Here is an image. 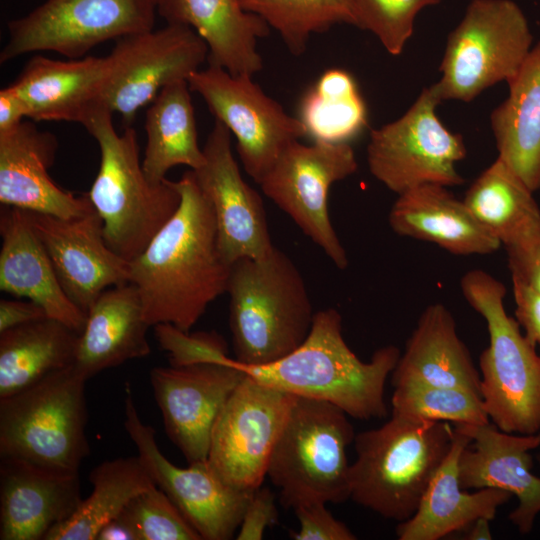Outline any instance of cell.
<instances>
[{"label":"cell","instance_id":"484cf974","mask_svg":"<svg viewBox=\"0 0 540 540\" xmlns=\"http://www.w3.org/2000/svg\"><path fill=\"white\" fill-rule=\"evenodd\" d=\"M158 14L168 24L192 28L208 47L210 66L232 75L253 76L262 70L257 42L270 33V26L241 0H159Z\"/></svg>","mask_w":540,"mask_h":540},{"label":"cell","instance_id":"7bdbcfd3","mask_svg":"<svg viewBox=\"0 0 540 540\" xmlns=\"http://www.w3.org/2000/svg\"><path fill=\"white\" fill-rule=\"evenodd\" d=\"M275 495L268 487L254 490L236 533L237 540H261L267 527L276 523Z\"/></svg>","mask_w":540,"mask_h":540},{"label":"cell","instance_id":"f907efd6","mask_svg":"<svg viewBox=\"0 0 540 540\" xmlns=\"http://www.w3.org/2000/svg\"><path fill=\"white\" fill-rule=\"evenodd\" d=\"M539 352H540V347H539Z\"/></svg>","mask_w":540,"mask_h":540},{"label":"cell","instance_id":"603a6c76","mask_svg":"<svg viewBox=\"0 0 540 540\" xmlns=\"http://www.w3.org/2000/svg\"><path fill=\"white\" fill-rule=\"evenodd\" d=\"M108 58L87 56L68 61L33 56L12 83L33 121L84 124L101 109Z\"/></svg>","mask_w":540,"mask_h":540},{"label":"cell","instance_id":"ee69618b","mask_svg":"<svg viewBox=\"0 0 540 540\" xmlns=\"http://www.w3.org/2000/svg\"><path fill=\"white\" fill-rule=\"evenodd\" d=\"M515 316L525 336L540 347V292L512 281Z\"/></svg>","mask_w":540,"mask_h":540},{"label":"cell","instance_id":"836d02e7","mask_svg":"<svg viewBox=\"0 0 540 540\" xmlns=\"http://www.w3.org/2000/svg\"><path fill=\"white\" fill-rule=\"evenodd\" d=\"M533 193L497 157L473 181L463 201L475 218L505 246L540 222V208Z\"/></svg>","mask_w":540,"mask_h":540},{"label":"cell","instance_id":"f6af8a7d","mask_svg":"<svg viewBox=\"0 0 540 540\" xmlns=\"http://www.w3.org/2000/svg\"><path fill=\"white\" fill-rule=\"evenodd\" d=\"M47 317L46 311L31 300L1 299L0 301V332Z\"/></svg>","mask_w":540,"mask_h":540},{"label":"cell","instance_id":"d590c367","mask_svg":"<svg viewBox=\"0 0 540 540\" xmlns=\"http://www.w3.org/2000/svg\"><path fill=\"white\" fill-rule=\"evenodd\" d=\"M243 7L275 29L294 55L302 54L310 36L336 24L357 27L351 0H241Z\"/></svg>","mask_w":540,"mask_h":540},{"label":"cell","instance_id":"30bf717a","mask_svg":"<svg viewBox=\"0 0 540 540\" xmlns=\"http://www.w3.org/2000/svg\"><path fill=\"white\" fill-rule=\"evenodd\" d=\"M440 103L433 85L426 87L400 118L370 133L369 170L397 195L424 184L464 183L456 164L465 158L466 146L437 117Z\"/></svg>","mask_w":540,"mask_h":540},{"label":"cell","instance_id":"7402d4cb","mask_svg":"<svg viewBox=\"0 0 540 540\" xmlns=\"http://www.w3.org/2000/svg\"><path fill=\"white\" fill-rule=\"evenodd\" d=\"M57 149L54 134L28 121L0 133L1 205L64 219L95 211L87 193L75 195L50 177Z\"/></svg>","mask_w":540,"mask_h":540},{"label":"cell","instance_id":"bcb514c9","mask_svg":"<svg viewBox=\"0 0 540 540\" xmlns=\"http://www.w3.org/2000/svg\"><path fill=\"white\" fill-rule=\"evenodd\" d=\"M27 118L25 104L12 84L0 91V133L17 127Z\"/></svg>","mask_w":540,"mask_h":540},{"label":"cell","instance_id":"b9f144b4","mask_svg":"<svg viewBox=\"0 0 540 540\" xmlns=\"http://www.w3.org/2000/svg\"><path fill=\"white\" fill-rule=\"evenodd\" d=\"M504 248L511 281L520 282L540 292V222Z\"/></svg>","mask_w":540,"mask_h":540},{"label":"cell","instance_id":"e0dca14e","mask_svg":"<svg viewBox=\"0 0 540 540\" xmlns=\"http://www.w3.org/2000/svg\"><path fill=\"white\" fill-rule=\"evenodd\" d=\"M245 377L233 358L181 366H158L150 383L170 441L188 464L208 458L218 415Z\"/></svg>","mask_w":540,"mask_h":540},{"label":"cell","instance_id":"ac0fdd59","mask_svg":"<svg viewBox=\"0 0 540 540\" xmlns=\"http://www.w3.org/2000/svg\"><path fill=\"white\" fill-rule=\"evenodd\" d=\"M231 135L223 123L215 120L203 147L205 162L193 170L212 206L219 250L229 265L245 257L264 258L275 247L263 201L241 175Z\"/></svg>","mask_w":540,"mask_h":540},{"label":"cell","instance_id":"74e56055","mask_svg":"<svg viewBox=\"0 0 540 540\" xmlns=\"http://www.w3.org/2000/svg\"><path fill=\"white\" fill-rule=\"evenodd\" d=\"M137 540H201L171 499L156 485L139 493L119 515Z\"/></svg>","mask_w":540,"mask_h":540},{"label":"cell","instance_id":"7dc6e473","mask_svg":"<svg viewBox=\"0 0 540 540\" xmlns=\"http://www.w3.org/2000/svg\"><path fill=\"white\" fill-rule=\"evenodd\" d=\"M96 540H137L129 524L120 516L105 524Z\"/></svg>","mask_w":540,"mask_h":540},{"label":"cell","instance_id":"7a4b0ae2","mask_svg":"<svg viewBox=\"0 0 540 540\" xmlns=\"http://www.w3.org/2000/svg\"><path fill=\"white\" fill-rule=\"evenodd\" d=\"M394 345L377 349L362 361L342 334V317L334 308L315 313L305 341L267 364H234L257 381L293 394L330 402L359 420L387 416L385 385L400 357Z\"/></svg>","mask_w":540,"mask_h":540},{"label":"cell","instance_id":"ffe728a7","mask_svg":"<svg viewBox=\"0 0 540 540\" xmlns=\"http://www.w3.org/2000/svg\"><path fill=\"white\" fill-rule=\"evenodd\" d=\"M471 442L459 458V482L463 489L498 488L518 500L508 519L529 534L540 514V477L532 472L531 451L540 447V432L515 434L490 422L459 424Z\"/></svg>","mask_w":540,"mask_h":540},{"label":"cell","instance_id":"ab89813d","mask_svg":"<svg viewBox=\"0 0 540 540\" xmlns=\"http://www.w3.org/2000/svg\"><path fill=\"white\" fill-rule=\"evenodd\" d=\"M154 333L173 366L220 362L228 355L225 341L216 332L189 333L162 323L154 326Z\"/></svg>","mask_w":540,"mask_h":540},{"label":"cell","instance_id":"5b68a950","mask_svg":"<svg viewBox=\"0 0 540 540\" xmlns=\"http://www.w3.org/2000/svg\"><path fill=\"white\" fill-rule=\"evenodd\" d=\"M113 113L101 109L83 126L96 140L100 164L87 192L103 222L107 244L119 256L132 261L174 215L181 202L175 181L152 183L139 156L136 130L118 133Z\"/></svg>","mask_w":540,"mask_h":540},{"label":"cell","instance_id":"f546056e","mask_svg":"<svg viewBox=\"0 0 540 540\" xmlns=\"http://www.w3.org/2000/svg\"><path fill=\"white\" fill-rule=\"evenodd\" d=\"M507 84L508 97L490 116L498 158L536 192L540 189V40Z\"/></svg>","mask_w":540,"mask_h":540},{"label":"cell","instance_id":"60d3db41","mask_svg":"<svg viewBox=\"0 0 540 540\" xmlns=\"http://www.w3.org/2000/svg\"><path fill=\"white\" fill-rule=\"evenodd\" d=\"M299 529L290 532L294 540H355L357 536L327 509L326 503L313 502L293 509Z\"/></svg>","mask_w":540,"mask_h":540},{"label":"cell","instance_id":"6da1fadb","mask_svg":"<svg viewBox=\"0 0 540 540\" xmlns=\"http://www.w3.org/2000/svg\"><path fill=\"white\" fill-rule=\"evenodd\" d=\"M175 185L180 205L129 262V282L136 287L151 326L166 323L189 332L226 292L231 265L221 255L214 212L193 170Z\"/></svg>","mask_w":540,"mask_h":540},{"label":"cell","instance_id":"277c9868","mask_svg":"<svg viewBox=\"0 0 540 540\" xmlns=\"http://www.w3.org/2000/svg\"><path fill=\"white\" fill-rule=\"evenodd\" d=\"M454 427L399 414L382 426L355 435L350 499L398 523L416 512L450 450Z\"/></svg>","mask_w":540,"mask_h":540},{"label":"cell","instance_id":"2e32d148","mask_svg":"<svg viewBox=\"0 0 540 540\" xmlns=\"http://www.w3.org/2000/svg\"><path fill=\"white\" fill-rule=\"evenodd\" d=\"M124 415V428L153 482L176 505L201 540H229L236 536L254 490L226 483L207 460L186 468L170 462L158 447L154 429L140 418L129 386Z\"/></svg>","mask_w":540,"mask_h":540},{"label":"cell","instance_id":"44dd1931","mask_svg":"<svg viewBox=\"0 0 540 540\" xmlns=\"http://www.w3.org/2000/svg\"><path fill=\"white\" fill-rule=\"evenodd\" d=\"M0 458V539L44 540L82 502L79 471Z\"/></svg>","mask_w":540,"mask_h":540},{"label":"cell","instance_id":"cb8c5ba5","mask_svg":"<svg viewBox=\"0 0 540 540\" xmlns=\"http://www.w3.org/2000/svg\"><path fill=\"white\" fill-rule=\"evenodd\" d=\"M0 234L1 291L39 304L48 317L81 334L87 314L66 295L25 211L1 205Z\"/></svg>","mask_w":540,"mask_h":540},{"label":"cell","instance_id":"d6a6232c","mask_svg":"<svg viewBox=\"0 0 540 540\" xmlns=\"http://www.w3.org/2000/svg\"><path fill=\"white\" fill-rule=\"evenodd\" d=\"M89 480L93 486L91 494L44 540H96L101 528L117 518L131 499L155 486L138 454L98 464L91 470Z\"/></svg>","mask_w":540,"mask_h":540},{"label":"cell","instance_id":"ba28073f","mask_svg":"<svg viewBox=\"0 0 540 540\" xmlns=\"http://www.w3.org/2000/svg\"><path fill=\"white\" fill-rule=\"evenodd\" d=\"M85 383L70 366L0 398V457L79 471L90 454Z\"/></svg>","mask_w":540,"mask_h":540},{"label":"cell","instance_id":"83f0119b","mask_svg":"<svg viewBox=\"0 0 540 540\" xmlns=\"http://www.w3.org/2000/svg\"><path fill=\"white\" fill-rule=\"evenodd\" d=\"M150 327L132 283L107 289L87 312L72 368L87 381L106 369L148 356Z\"/></svg>","mask_w":540,"mask_h":540},{"label":"cell","instance_id":"9a60e30c","mask_svg":"<svg viewBox=\"0 0 540 540\" xmlns=\"http://www.w3.org/2000/svg\"><path fill=\"white\" fill-rule=\"evenodd\" d=\"M297 396L245 373L214 424L207 462L226 483L255 490Z\"/></svg>","mask_w":540,"mask_h":540},{"label":"cell","instance_id":"52a82bcc","mask_svg":"<svg viewBox=\"0 0 540 540\" xmlns=\"http://www.w3.org/2000/svg\"><path fill=\"white\" fill-rule=\"evenodd\" d=\"M348 417L330 402L296 397L267 467L283 507L350 499L347 448L356 434Z\"/></svg>","mask_w":540,"mask_h":540},{"label":"cell","instance_id":"8d00e7d4","mask_svg":"<svg viewBox=\"0 0 540 540\" xmlns=\"http://www.w3.org/2000/svg\"><path fill=\"white\" fill-rule=\"evenodd\" d=\"M392 413L411 418L483 425L490 422L479 394L457 387L403 383L394 386Z\"/></svg>","mask_w":540,"mask_h":540},{"label":"cell","instance_id":"d4e9b609","mask_svg":"<svg viewBox=\"0 0 540 540\" xmlns=\"http://www.w3.org/2000/svg\"><path fill=\"white\" fill-rule=\"evenodd\" d=\"M449 452L430 480L414 515L398 523L399 540H439L453 532L467 529L475 520L492 521L511 494L498 488L475 492L463 489L459 482V458L471 437L454 424Z\"/></svg>","mask_w":540,"mask_h":540},{"label":"cell","instance_id":"7c38bea8","mask_svg":"<svg viewBox=\"0 0 540 540\" xmlns=\"http://www.w3.org/2000/svg\"><path fill=\"white\" fill-rule=\"evenodd\" d=\"M357 161L349 143L315 141L290 144L259 183L263 193L338 267L348 265L346 251L331 223V186L355 173Z\"/></svg>","mask_w":540,"mask_h":540},{"label":"cell","instance_id":"d6986e66","mask_svg":"<svg viewBox=\"0 0 540 540\" xmlns=\"http://www.w3.org/2000/svg\"><path fill=\"white\" fill-rule=\"evenodd\" d=\"M25 213L66 295L86 314L104 291L129 283L130 263L109 247L95 211L72 219Z\"/></svg>","mask_w":540,"mask_h":540},{"label":"cell","instance_id":"9c48e42d","mask_svg":"<svg viewBox=\"0 0 540 540\" xmlns=\"http://www.w3.org/2000/svg\"><path fill=\"white\" fill-rule=\"evenodd\" d=\"M522 9L512 0H472L447 38L433 84L439 99L470 102L485 89L511 81L532 48Z\"/></svg>","mask_w":540,"mask_h":540},{"label":"cell","instance_id":"5bb4252c","mask_svg":"<svg viewBox=\"0 0 540 540\" xmlns=\"http://www.w3.org/2000/svg\"><path fill=\"white\" fill-rule=\"evenodd\" d=\"M104 107L132 126L139 109L166 86L187 81L208 59V47L190 27L168 24L124 36L107 56Z\"/></svg>","mask_w":540,"mask_h":540},{"label":"cell","instance_id":"1f68e13d","mask_svg":"<svg viewBox=\"0 0 540 540\" xmlns=\"http://www.w3.org/2000/svg\"><path fill=\"white\" fill-rule=\"evenodd\" d=\"M187 81L164 87L146 111L143 170L152 183H161L176 166L199 169L205 162L198 143L194 109Z\"/></svg>","mask_w":540,"mask_h":540},{"label":"cell","instance_id":"3957f363","mask_svg":"<svg viewBox=\"0 0 540 540\" xmlns=\"http://www.w3.org/2000/svg\"><path fill=\"white\" fill-rule=\"evenodd\" d=\"M229 327L235 360L247 365L274 362L309 335L315 313L295 263L274 247L264 258H241L230 267Z\"/></svg>","mask_w":540,"mask_h":540},{"label":"cell","instance_id":"681fc988","mask_svg":"<svg viewBox=\"0 0 540 540\" xmlns=\"http://www.w3.org/2000/svg\"><path fill=\"white\" fill-rule=\"evenodd\" d=\"M537 460H538V462L540 464V453L537 455Z\"/></svg>","mask_w":540,"mask_h":540},{"label":"cell","instance_id":"8992f818","mask_svg":"<svg viewBox=\"0 0 540 540\" xmlns=\"http://www.w3.org/2000/svg\"><path fill=\"white\" fill-rule=\"evenodd\" d=\"M460 287L489 333L479 359L480 394L489 419L505 432H540V352L507 314L506 287L481 269L465 273Z\"/></svg>","mask_w":540,"mask_h":540},{"label":"cell","instance_id":"f1b7e54d","mask_svg":"<svg viewBox=\"0 0 540 540\" xmlns=\"http://www.w3.org/2000/svg\"><path fill=\"white\" fill-rule=\"evenodd\" d=\"M391 376L393 387L423 383L463 388L481 396L480 373L459 338L453 315L441 303L422 312Z\"/></svg>","mask_w":540,"mask_h":540},{"label":"cell","instance_id":"4fadbf2b","mask_svg":"<svg viewBox=\"0 0 540 540\" xmlns=\"http://www.w3.org/2000/svg\"><path fill=\"white\" fill-rule=\"evenodd\" d=\"M187 82L206 102L215 120L234 135L243 167L258 184L281 153L307 135L300 119L286 113L252 76L232 75L209 65L192 73Z\"/></svg>","mask_w":540,"mask_h":540},{"label":"cell","instance_id":"f35d334b","mask_svg":"<svg viewBox=\"0 0 540 540\" xmlns=\"http://www.w3.org/2000/svg\"><path fill=\"white\" fill-rule=\"evenodd\" d=\"M442 0H351L357 27L371 31L391 55H400L417 14Z\"/></svg>","mask_w":540,"mask_h":540},{"label":"cell","instance_id":"c3c4849f","mask_svg":"<svg viewBox=\"0 0 540 540\" xmlns=\"http://www.w3.org/2000/svg\"><path fill=\"white\" fill-rule=\"evenodd\" d=\"M490 520L479 518L475 520L467 529L464 535L466 540H491L492 533L490 529Z\"/></svg>","mask_w":540,"mask_h":540},{"label":"cell","instance_id":"e575fe53","mask_svg":"<svg viewBox=\"0 0 540 540\" xmlns=\"http://www.w3.org/2000/svg\"><path fill=\"white\" fill-rule=\"evenodd\" d=\"M298 118L315 141L348 143L367 126V108L354 78L329 69L303 97Z\"/></svg>","mask_w":540,"mask_h":540},{"label":"cell","instance_id":"4316f807","mask_svg":"<svg viewBox=\"0 0 540 540\" xmlns=\"http://www.w3.org/2000/svg\"><path fill=\"white\" fill-rule=\"evenodd\" d=\"M447 188L424 184L399 194L388 215L392 230L434 243L454 255L497 251L502 246L500 241Z\"/></svg>","mask_w":540,"mask_h":540},{"label":"cell","instance_id":"8fae6325","mask_svg":"<svg viewBox=\"0 0 540 540\" xmlns=\"http://www.w3.org/2000/svg\"><path fill=\"white\" fill-rule=\"evenodd\" d=\"M158 4L159 0H46L9 21L0 62L40 51L78 59L105 41L152 30Z\"/></svg>","mask_w":540,"mask_h":540},{"label":"cell","instance_id":"4dcf8cb0","mask_svg":"<svg viewBox=\"0 0 540 540\" xmlns=\"http://www.w3.org/2000/svg\"><path fill=\"white\" fill-rule=\"evenodd\" d=\"M79 333L47 317L0 332V398L73 365Z\"/></svg>","mask_w":540,"mask_h":540}]
</instances>
